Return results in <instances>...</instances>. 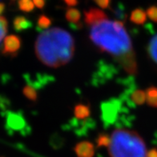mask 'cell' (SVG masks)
I'll return each instance as SVG.
<instances>
[{
    "label": "cell",
    "instance_id": "obj_1",
    "mask_svg": "<svg viewBox=\"0 0 157 157\" xmlns=\"http://www.w3.org/2000/svg\"><path fill=\"white\" fill-rule=\"evenodd\" d=\"M91 42L102 52L113 57L130 75L137 74V62L132 43L124 23L103 17L88 26Z\"/></svg>",
    "mask_w": 157,
    "mask_h": 157
},
{
    "label": "cell",
    "instance_id": "obj_2",
    "mask_svg": "<svg viewBox=\"0 0 157 157\" xmlns=\"http://www.w3.org/2000/svg\"><path fill=\"white\" fill-rule=\"evenodd\" d=\"M35 53L39 61L50 67L63 66L73 58L75 41L70 33L54 27L43 31L35 42Z\"/></svg>",
    "mask_w": 157,
    "mask_h": 157
},
{
    "label": "cell",
    "instance_id": "obj_3",
    "mask_svg": "<svg viewBox=\"0 0 157 157\" xmlns=\"http://www.w3.org/2000/svg\"><path fill=\"white\" fill-rule=\"evenodd\" d=\"M111 157H147L146 144L134 131L116 129L111 136L108 147Z\"/></svg>",
    "mask_w": 157,
    "mask_h": 157
},
{
    "label": "cell",
    "instance_id": "obj_4",
    "mask_svg": "<svg viewBox=\"0 0 157 157\" xmlns=\"http://www.w3.org/2000/svg\"><path fill=\"white\" fill-rule=\"evenodd\" d=\"M21 39L15 35H10L6 36L3 42L2 53L6 56H15L21 48Z\"/></svg>",
    "mask_w": 157,
    "mask_h": 157
},
{
    "label": "cell",
    "instance_id": "obj_5",
    "mask_svg": "<svg viewBox=\"0 0 157 157\" xmlns=\"http://www.w3.org/2000/svg\"><path fill=\"white\" fill-rule=\"evenodd\" d=\"M75 151L78 157H93L95 154V146L88 141H82L75 147Z\"/></svg>",
    "mask_w": 157,
    "mask_h": 157
},
{
    "label": "cell",
    "instance_id": "obj_6",
    "mask_svg": "<svg viewBox=\"0 0 157 157\" xmlns=\"http://www.w3.org/2000/svg\"><path fill=\"white\" fill-rule=\"evenodd\" d=\"M107 15L102 11L101 10L96 8H91L89 10L85 11L84 13V21L86 24L89 26L91 23H93L95 21L102 19L103 17H106Z\"/></svg>",
    "mask_w": 157,
    "mask_h": 157
},
{
    "label": "cell",
    "instance_id": "obj_7",
    "mask_svg": "<svg viewBox=\"0 0 157 157\" xmlns=\"http://www.w3.org/2000/svg\"><path fill=\"white\" fill-rule=\"evenodd\" d=\"M74 115L77 120H86L90 117V115H91L90 107L89 105L84 104V103H78L75 107Z\"/></svg>",
    "mask_w": 157,
    "mask_h": 157
},
{
    "label": "cell",
    "instance_id": "obj_8",
    "mask_svg": "<svg viewBox=\"0 0 157 157\" xmlns=\"http://www.w3.org/2000/svg\"><path fill=\"white\" fill-rule=\"evenodd\" d=\"M147 13L141 8L134 10L131 14V21L137 25H143L147 20Z\"/></svg>",
    "mask_w": 157,
    "mask_h": 157
},
{
    "label": "cell",
    "instance_id": "obj_9",
    "mask_svg": "<svg viewBox=\"0 0 157 157\" xmlns=\"http://www.w3.org/2000/svg\"><path fill=\"white\" fill-rule=\"evenodd\" d=\"M14 28L15 31H21L27 30L32 26V23L30 20L25 18L24 16H18L14 20Z\"/></svg>",
    "mask_w": 157,
    "mask_h": 157
},
{
    "label": "cell",
    "instance_id": "obj_10",
    "mask_svg": "<svg viewBox=\"0 0 157 157\" xmlns=\"http://www.w3.org/2000/svg\"><path fill=\"white\" fill-rule=\"evenodd\" d=\"M66 19L67 20L70 22L72 25H75V27L78 25H80L79 20L81 18V14L79 10L75 8H69L66 12Z\"/></svg>",
    "mask_w": 157,
    "mask_h": 157
},
{
    "label": "cell",
    "instance_id": "obj_11",
    "mask_svg": "<svg viewBox=\"0 0 157 157\" xmlns=\"http://www.w3.org/2000/svg\"><path fill=\"white\" fill-rule=\"evenodd\" d=\"M146 101L151 107L157 108V87H150L146 90Z\"/></svg>",
    "mask_w": 157,
    "mask_h": 157
},
{
    "label": "cell",
    "instance_id": "obj_12",
    "mask_svg": "<svg viewBox=\"0 0 157 157\" xmlns=\"http://www.w3.org/2000/svg\"><path fill=\"white\" fill-rule=\"evenodd\" d=\"M147 50L149 57L152 59L153 62L157 63V35L150 40Z\"/></svg>",
    "mask_w": 157,
    "mask_h": 157
},
{
    "label": "cell",
    "instance_id": "obj_13",
    "mask_svg": "<svg viewBox=\"0 0 157 157\" xmlns=\"http://www.w3.org/2000/svg\"><path fill=\"white\" fill-rule=\"evenodd\" d=\"M131 99L136 105H142L146 101V91L140 89L136 90L131 95Z\"/></svg>",
    "mask_w": 157,
    "mask_h": 157
},
{
    "label": "cell",
    "instance_id": "obj_14",
    "mask_svg": "<svg viewBox=\"0 0 157 157\" xmlns=\"http://www.w3.org/2000/svg\"><path fill=\"white\" fill-rule=\"evenodd\" d=\"M23 95L26 96L28 99L31 100V101H36L38 98V93L36 90L32 86L27 85L23 88Z\"/></svg>",
    "mask_w": 157,
    "mask_h": 157
},
{
    "label": "cell",
    "instance_id": "obj_15",
    "mask_svg": "<svg viewBox=\"0 0 157 157\" xmlns=\"http://www.w3.org/2000/svg\"><path fill=\"white\" fill-rule=\"evenodd\" d=\"M111 143V137H109L108 134L106 133H101L98 136L96 139V144L97 147H109Z\"/></svg>",
    "mask_w": 157,
    "mask_h": 157
},
{
    "label": "cell",
    "instance_id": "obj_16",
    "mask_svg": "<svg viewBox=\"0 0 157 157\" xmlns=\"http://www.w3.org/2000/svg\"><path fill=\"white\" fill-rule=\"evenodd\" d=\"M19 7L24 12H31L34 10L35 4L32 0H19Z\"/></svg>",
    "mask_w": 157,
    "mask_h": 157
},
{
    "label": "cell",
    "instance_id": "obj_17",
    "mask_svg": "<svg viewBox=\"0 0 157 157\" xmlns=\"http://www.w3.org/2000/svg\"><path fill=\"white\" fill-rule=\"evenodd\" d=\"M37 25L39 29L45 30L48 29V27L52 25V20L49 17L46 16L44 15H42L39 17L37 21Z\"/></svg>",
    "mask_w": 157,
    "mask_h": 157
},
{
    "label": "cell",
    "instance_id": "obj_18",
    "mask_svg": "<svg viewBox=\"0 0 157 157\" xmlns=\"http://www.w3.org/2000/svg\"><path fill=\"white\" fill-rule=\"evenodd\" d=\"M7 21L3 16L0 15V43L2 42L7 32Z\"/></svg>",
    "mask_w": 157,
    "mask_h": 157
},
{
    "label": "cell",
    "instance_id": "obj_19",
    "mask_svg": "<svg viewBox=\"0 0 157 157\" xmlns=\"http://www.w3.org/2000/svg\"><path fill=\"white\" fill-rule=\"evenodd\" d=\"M147 15L151 20L157 23V6H150L147 10Z\"/></svg>",
    "mask_w": 157,
    "mask_h": 157
},
{
    "label": "cell",
    "instance_id": "obj_20",
    "mask_svg": "<svg viewBox=\"0 0 157 157\" xmlns=\"http://www.w3.org/2000/svg\"><path fill=\"white\" fill-rule=\"evenodd\" d=\"M114 13L116 14V16L119 18L120 19H124L126 15H125V11H124V6L121 4H120L117 6V8L114 10Z\"/></svg>",
    "mask_w": 157,
    "mask_h": 157
},
{
    "label": "cell",
    "instance_id": "obj_21",
    "mask_svg": "<svg viewBox=\"0 0 157 157\" xmlns=\"http://www.w3.org/2000/svg\"><path fill=\"white\" fill-rule=\"evenodd\" d=\"M95 3L99 6H100L101 8L106 9L108 8L111 4V1L112 0H94Z\"/></svg>",
    "mask_w": 157,
    "mask_h": 157
},
{
    "label": "cell",
    "instance_id": "obj_22",
    "mask_svg": "<svg viewBox=\"0 0 157 157\" xmlns=\"http://www.w3.org/2000/svg\"><path fill=\"white\" fill-rule=\"evenodd\" d=\"M35 6H37L38 8L42 9L44 8L45 6V0H32Z\"/></svg>",
    "mask_w": 157,
    "mask_h": 157
},
{
    "label": "cell",
    "instance_id": "obj_23",
    "mask_svg": "<svg viewBox=\"0 0 157 157\" xmlns=\"http://www.w3.org/2000/svg\"><path fill=\"white\" fill-rule=\"evenodd\" d=\"M147 157H157V149L153 148L147 152Z\"/></svg>",
    "mask_w": 157,
    "mask_h": 157
},
{
    "label": "cell",
    "instance_id": "obj_24",
    "mask_svg": "<svg viewBox=\"0 0 157 157\" xmlns=\"http://www.w3.org/2000/svg\"><path fill=\"white\" fill-rule=\"evenodd\" d=\"M64 2L70 6H76L78 4V1L77 0H64Z\"/></svg>",
    "mask_w": 157,
    "mask_h": 157
},
{
    "label": "cell",
    "instance_id": "obj_25",
    "mask_svg": "<svg viewBox=\"0 0 157 157\" xmlns=\"http://www.w3.org/2000/svg\"><path fill=\"white\" fill-rule=\"evenodd\" d=\"M5 7H6V6H5L4 3H2V2H0V15H1V14L3 12V11H4Z\"/></svg>",
    "mask_w": 157,
    "mask_h": 157
}]
</instances>
